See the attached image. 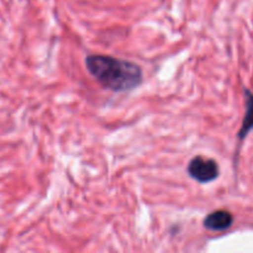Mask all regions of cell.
I'll use <instances>...</instances> for the list:
<instances>
[{
	"label": "cell",
	"mask_w": 253,
	"mask_h": 253,
	"mask_svg": "<svg viewBox=\"0 0 253 253\" xmlns=\"http://www.w3.org/2000/svg\"><path fill=\"white\" fill-rule=\"evenodd\" d=\"M85 66L94 79L111 91L132 90L143 81L142 69L126 59L89 54L85 58Z\"/></svg>",
	"instance_id": "obj_1"
},
{
	"label": "cell",
	"mask_w": 253,
	"mask_h": 253,
	"mask_svg": "<svg viewBox=\"0 0 253 253\" xmlns=\"http://www.w3.org/2000/svg\"><path fill=\"white\" fill-rule=\"evenodd\" d=\"M188 174L197 182L205 184L219 177V166L214 160L197 156L189 162Z\"/></svg>",
	"instance_id": "obj_2"
},
{
	"label": "cell",
	"mask_w": 253,
	"mask_h": 253,
	"mask_svg": "<svg viewBox=\"0 0 253 253\" xmlns=\"http://www.w3.org/2000/svg\"><path fill=\"white\" fill-rule=\"evenodd\" d=\"M234 222V216L226 210H216L204 219V226L210 231H224Z\"/></svg>",
	"instance_id": "obj_3"
},
{
	"label": "cell",
	"mask_w": 253,
	"mask_h": 253,
	"mask_svg": "<svg viewBox=\"0 0 253 253\" xmlns=\"http://www.w3.org/2000/svg\"><path fill=\"white\" fill-rule=\"evenodd\" d=\"M253 130V94L246 90V114H245L244 123L241 130L239 131V138L244 140L249 135L250 131Z\"/></svg>",
	"instance_id": "obj_4"
}]
</instances>
